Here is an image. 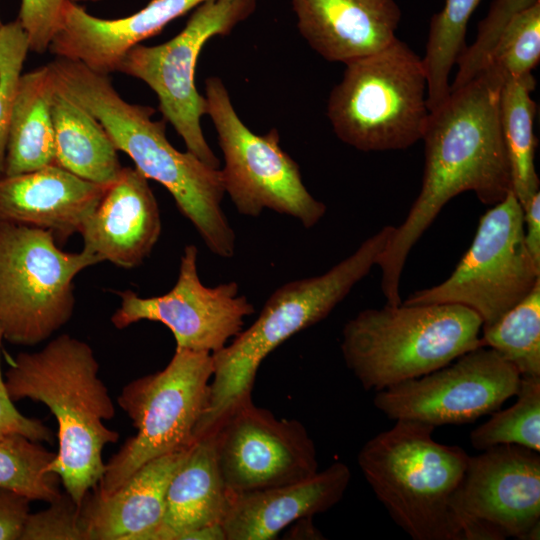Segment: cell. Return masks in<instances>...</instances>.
Masks as SVG:
<instances>
[{
  "mask_svg": "<svg viewBox=\"0 0 540 540\" xmlns=\"http://www.w3.org/2000/svg\"><path fill=\"white\" fill-rule=\"evenodd\" d=\"M207 0H151L124 18L102 19L68 0L49 51L78 61L94 72L108 75L133 46L158 34L168 23Z\"/></svg>",
  "mask_w": 540,
  "mask_h": 540,
  "instance_id": "ac0fdd59",
  "label": "cell"
},
{
  "mask_svg": "<svg viewBox=\"0 0 540 540\" xmlns=\"http://www.w3.org/2000/svg\"><path fill=\"white\" fill-rule=\"evenodd\" d=\"M68 0H21L17 20L28 40L29 51L42 54L57 32Z\"/></svg>",
  "mask_w": 540,
  "mask_h": 540,
  "instance_id": "e575fe53",
  "label": "cell"
},
{
  "mask_svg": "<svg viewBox=\"0 0 540 540\" xmlns=\"http://www.w3.org/2000/svg\"><path fill=\"white\" fill-rule=\"evenodd\" d=\"M297 27L327 61L344 64L394 42L401 19L395 0H291Z\"/></svg>",
  "mask_w": 540,
  "mask_h": 540,
  "instance_id": "44dd1931",
  "label": "cell"
},
{
  "mask_svg": "<svg viewBox=\"0 0 540 540\" xmlns=\"http://www.w3.org/2000/svg\"><path fill=\"white\" fill-rule=\"evenodd\" d=\"M520 379L497 351L478 347L433 372L376 392L373 403L389 419L461 425L500 409L515 396Z\"/></svg>",
  "mask_w": 540,
  "mask_h": 540,
  "instance_id": "5bb4252c",
  "label": "cell"
},
{
  "mask_svg": "<svg viewBox=\"0 0 540 540\" xmlns=\"http://www.w3.org/2000/svg\"><path fill=\"white\" fill-rule=\"evenodd\" d=\"M482 320L458 304H386L365 309L342 330L341 352L365 390L378 392L442 368L482 347Z\"/></svg>",
  "mask_w": 540,
  "mask_h": 540,
  "instance_id": "5b68a950",
  "label": "cell"
},
{
  "mask_svg": "<svg viewBox=\"0 0 540 540\" xmlns=\"http://www.w3.org/2000/svg\"><path fill=\"white\" fill-rule=\"evenodd\" d=\"M480 343L497 351L520 376H540V282L498 321L481 330Z\"/></svg>",
  "mask_w": 540,
  "mask_h": 540,
  "instance_id": "83f0119b",
  "label": "cell"
},
{
  "mask_svg": "<svg viewBox=\"0 0 540 540\" xmlns=\"http://www.w3.org/2000/svg\"><path fill=\"white\" fill-rule=\"evenodd\" d=\"M29 45L16 19L0 29V175L4 173L13 101Z\"/></svg>",
  "mask_w": 540,
  "mask_h": 540,
  "instance_id": "d6a6232c",
  "label": "cell"
},
{
  "mask_svg": "<svg viewBox=\"0 0 540 540\" xmlns=\"http://www.w3.org/2000/svg\"><path fill=\"white\" fill-rule=\"evenodd\" d=\"M524 241L531 257L540 265V191L524 208Z\"/></svg>",
  "mask_w": 540,
  "mask_h": 540,
  "instance_id": "74e56055",
  "label": "cell"
},
{
  "mask_svg": "<svg viewBox=\"0 0 540 540\" xmlns=\"http://www.w3.org/2000/svg\"><path fill=\"white\" fill-rule=\"evenodd\" d=\"M189 447L150 460L109 496L89 492L80 505L86 540H154L169 481Z\"/></svg>",
  "mask_w": 540,
  "mask_h": 540,
  "instance_id": "7402d4cb",
  "label": "cell"
},
{
  "mask_svg": "<svg viewBox=\"0 0 540 540\" xmlns=\"http://www.w3.org/2000/svg\"><path fill=\"white\" fill-rule=\"evenodd\" d=\"M208 431L229 494L295 483L318 472L315 445L305 426L277 418L252 398L235 405Z\"/></svg>",
  "mask_w": 540,
  "mask_h": 540,
  "instance_id": "9a60e30c",
  "label": "cell"
},
{
  "mask_svg": "<svg viewBox=\"0 0 540 540\" xmlns=\"http://www.w3.org/2000/svg\"><path fill=\"white\" fill-rule=\"evenodd\" d=\"M536 81L532 74L505 77L499 96V119L510 167L512 191L523 210L539 191L534 163L536 104L531 97Z\"/></svg>",
  "mask_w": 540,
  "mask_h": 540,
  "instance_id": "484cf974",
  "label": "cell"
},
{
  "mask_svg": "<svg viewBox=\"0 0 540 540\" xmlns=\"http://www.w3.org/2000/svg\"><path fill=\"white\" fill-rule=\"evenodd\" d=\"M368 440L357 462L393 521L414 540H458L451 501L470 455L433 438L434 426L395 420Z\"/></svg>",
  "mask_w": 540,
  "mask_h": 540,
  "instance_id": "8992f818",
  "label": "cell"
},
{
  "mask_svg": "<svg viewBox=\"0 0 540 540\" xmlns=\"http://www.w3.org/2000/svg\"><path fill=\"white\" fill-rule=\"evenodd\" d=\"M204 97L224 156V191L237 211L257 217L270 209L297 219L305 228L316 225L326 205L305 187L298 164L280 146L279 132L275 128L260 135L252 132L219 77L205 80Z\"/></svg>",
  "mask_w": 540,
  "mask_h": 540,
  "instance_id": "30bf717a",
  "label": "cell"
},
{
  "mask_svg": "<svg viewBox=\"0 0 540 540\" xmlns=\"http://www.w3.org/2000/svg\"><path fill=\"white\" fill-rule=\"evenodd\" d=\"M181 540H226V534L222 523H213L186 533Z\"/></svg>",
  "mask_w": 540,
  "mask_h": 540,
  "instance_id": "f35d334b",
  "label": "cell"
},
{
  "mask_svg": "<svg viewBox=\"0 0 540 540\" xmlns=\"http://www.w3.org/2000/svg\"><path fill=\"white\" fill-rule=\"evenodd\" d=\"M540 282V265L524 241V210L513 191L479 220L474 239L442 283L412 293L406 305L450 303L467 307L482 329L498 321Z\"/></svg>",
  "mask_w": 540,
  "mask_h": 540,
  "instance_id": "8fae6325",
  "label": "cell"
},
{
  "mask_svg": "<svg viewBox=\"0 0 540 540\" xmlns=\"http://www.w3.org/2000/svg\"><path fill=\"white\" fill-rule=\"evenodd\" d=\"M394 226L370 236L322 275L290 281L265 302L254 323L212 354L213 376L195 437L210 430L231 408L251 399L260 364L275 348L326 318L385 251Z\"/></svg>",
  "mask_w": 540,
  "mask_h": 540,
  "instance_id": "277c9868",
  "label": "cell"
},
{
  "mask_svg": "<svg viewBox=\"0 0 540 540\" xmlns=\"http://www.w3.org/2000/svg\"><path fill=\"white\" fill-rule=\"evenodd\" d=\"M213 370L211 353L176 349L164 369L122 388L117 402L137 433L108 461L94 493L109 496L150 460L192 445Z\"/></svg>",
  "mask_w": 540,
  "mask_h": 540,
  "instance_id": "ba28073f",
  "label": "cell"
},
{
  "mask_svg": "<svg viewBox=\"0 0 540 540\" xmlns=\"http://www.w3.org/2000/svg\"><path fill=\"white\" fill-rule=\"evenodd\" d=\"M450 507L458 540H538L539 452L498 445L470 456Z\"/></svg>",
  "mask_w": 540,
  "mask_h": 540,
  "instance_id": "4fadbf2b",
  "label": "cell"
},
{
  "mask_svg": "<svg viewBox=\"0 0 540 540\" xmlns=\"http://www.w3.org/2000/svg\"><path fill=\"white\" fill-rule=\"evenodd\" d=\"M515 403L496 410L470 433L477 450L517 445L540 452V376H521Z\"/></svg>",
  "mask_w": 540,
  "mask_h": 540,
  "instance_id": "f1b7e54d",
  "label": "cell"
},
{
  "mask_svg": "<svg viewBox=\"0 0 540 540\" xmlns=\"http://www.w3.org/2000/svg\"><path fill=\"white\" fill-rule=\"evenodd\" d=\"M30 499L0 487V540H20L30 513Z\"/></svg>",
  "mask_w": 540,
  "mask_h": 540,
  "instance_id": "8d00e7d4",
  "label": "cell"
},
{
  "mask_svg": "<svg viewBox=\"0 0 540 540\" xmlns=\"http://www.w3.org/2000/svg\"><path fill=\"white\" fill-rule=\"evenodd\" d=\"M91 346L62 334L35 352H20L4 374L11 399L47 406L58 425V451L47 467L80 506L102 479L103 450L119 433L105 426L115 416L108 388L99 378Z\"/></svg>",
  "mask_w": 540,
  "mask_h": 540,
  "instance_id": "3957f363",
  "label": "cell"
},
{
  "mask_svg": "<svg viewBox=\"0 0 540 540\" xmlns=\"http://www.w3.org/2000/svg\"><path fill=\"white\" fill-rule=\"evenodd\" d=\"M56 164L85 180L111 185L123 166L101 123L55 89L51 102Z\"/></svg>",
  "mask_w": 540,
  "mask_h": 540,
  "instance_id": "d4e9b609",
  "label": "cell"
},
{
  "mask_svg": "<svg viewBox=\"0 0 540 540\" xmlns=\"http://www.w3.org/2000/svg\"><path fill=\"white\" fill-rule=\"evenodd\" d=\"M161 233L157 200L136 167H123L80 231L83 250L119 267L139 266Z\"/></svg>",
  "mask_w": 540,
  "mask_h": 540,
  "instance_id": "d6986e66",
  "label": "cell"
},
{
  "mask_svg": "<svg viewBox=\"0 0 540 540\" xmlns=\"http://www.w3.org/2000/svg\"><path fill=\"white\" fill-rule=\"evenodd\" d=\"M55 454L22 435L0 438V487L31 501H55L62 494L61 481L56 473L47 471Z\"/></svg>",
  "mask_w": 540,
  "mask_h": 540,
  "instance_id": "f546056e",
  "label": "cell"
},
{
  "mask_svg": "<svg viewBox=\"0 0 540 540\" xmlns=\"http://www.w3.org/2000/svg\"><path fill=\"white\" fill-rule=\"evenodd\" d=\"M350 479V469L338 461L299 482L229 494L222 520L226 540L275 539L290 524L335 506Z\"/></svg>",
  "mask_w": 540,
  "mask_h": 540,
  "instance_id": "ffe728a7",
  "label": "cell"
},
{
  "mask_svg": "<svg viewBox=\"0 0 540 540\" xmlns=\"http://www.w3.org/2000/svg\"><path fill=\"white\" fill-rule=\"evenodd\" d=\"M197 257L195 245L184 248L178 279L163 295L144 298L131 290L117 292L121 304L111 317L113 325L123 329L141 320L155 321L172 332L176 349L214 354L225 347L243 330L244 318L254 307L239 294L236 282L205 286Z\"/></svg>",
  "mask_w": 540,
  "mask_h": 540,
  "instance_id": "2e32d148",
  "label": "cell"
},
{
  "mask_svg": "<svg viewBox=\"0 0 540 540\" xmlns=\"http://www.w3.org/2000/svg\"><path fill=\"white\" fill-rule=\"evenodd\" d=\"M70 1L77 3V2H85V1H93V2H95V1H99V0H70Z\"/></svg>",
  "mask_w": 540,
  "mask_h": 540,
  "instance_id": "ab89813d",
  "label": "cell"
},
{
  "mask_svg": "<svg viewBox=\"0 0 540 540\" xmlns=\"http://www.w3.org/2000/svg\"><path fill=\"white\" fill-rule=\"evenodd\" d=\"M504 75L487 65L430 111L422 139V186L405 220L394 227L377 265L386 304L399 305L406 259L444 205L473 191L485 205L502 201L512 190L510 167L499 119Z\"/></svg>",
  "mask_w": 540,
  "mask_h": 540,
  "instance_id": "6da1fadb",
  "label": "cell"
},
{
  "mask_svg": "<svg viewBox=\"0 0 540 540\" xmlns=\"http://www.w3.org/2000/svg\"><path fill=\"white\" fill-rule=\"evenodd\" d=\"M540 0H494L487 16L479 22L474 43L466 46L456 64L458 71L450 90L462 87L486 66L498 39L509 23Z\"/></svg>",
  "mask_w": 540,
  "mask_h": 540,
  "instance_id": "1f68e13d",
  "label": "cell"
},
{
  "mask_svg": "<svg viewBox=\"0 0 540 540\" xmlns=\"http://www.w3.org/2000/svg\"><path fill=\"white\" fill-rule=\"evenodd\" d=\"M228 499L208 431L195 438L169 481L154 540H181L192 530L222 523Z\"/></svg>",
  "mask_w": 540,
  "mask_h": 540,
  "instance_id": "603a6c76",
  "label": "cell"
},
{
  "mask_svg": "<svg viewBox=\"0 0 540 540\" xmlns=\"http://www.w3.org/2000/svg\"><path fill=\"white\" fill-rule=\"evenodd\" d=\"M480 1L446 0L443 9L431 18L426 54L422 59L429 111L440 106L450 94L449 74L466 47L467 23Z\"/></svg>",
  "mask_w": 540,
  "mask_h": 540,
  "instance_id": "4316f807",
  "label": "cell"
},
{
  "mask_svg": "<svg viewBox=\"0 0 540 540\" xmlns=\"http://www.w3.org/2000/svg\"><path fill=\"white\" fill-rule=\"evenodd\" d=\"M255 7L256 0H207L172 39L156 46L137 44L118 65L117 71L140 79L155 92L163 119L182 137L187 151L213 168L220 162L201 128L206 102L195 87L196 64L209 39L228 35Z\"/></svg>",
  "mask_w": 540,
  "mask_h": 540,
  "instance_id": "7c38bea8",
  "label": "cell"
},
{
  "mask_svg": "<svg viewBox=\"0 0 540 540\" xmlns=\"http://www.w3.org/2000/svg\"><path fill=\"white\" fill-rule=\"evenodd\" d=\"M345 65L327 103L342 142L369 152L406 149L422 139L430 111L424 66L413 50L397 38Z\"/></svg>",
  "mask_w": 540,
  "mask_h": 540,
  "instance_id": "52a82bcc",
  "label": "cell"
},
{
  "mask_svg": "<svg viewBox=\"0 0 540 540\" xmlns=\"http://www.w3.org/2000/svg\"><path fill=\"white\" fill-rule=\"evenodd\" d=\"M539 59L540 1L518 14L509 23L491 52L486 66L496 68L504 77H522L532 74L531 71Z\"/></svg>",
  "mask_w": 540,
  "mask_h": 540,
  "instance_id": "4dcf8cb0",
  "label": "cell"
},
{
  "mask_svg": "<svg viewBox=\"0 0 540 540\" xmlns=\"http://www.w3.org/2000/svg\"><path fill=\"white\" fill-rule=\"evenodd\" d=\"M47 65L54 88L89 111L116 149L126 153L148 180L170 192L209 250L232 257L235 234L221 207L225 195L221 170L173 147L166 137V120H153V107L124 100L108 75L60 57Z\"/></svg>",
  "mask_w": 540,
  "mask_h": 540,
  "instance_id": "7a4b0ae2",
  "label": "cell"
},
{
  "mask_svg": "<svg viewBox=\"0 0 540 540\" xmlns=\"http://www.w3.org/2000/svg\"><path fill=\"white\" fill-rule=\"evenodd\" d=\"M2 26H3V23L1 22V19H0V29H1Z\"/></svg>",
  "mask_w": 540,
  "mask_h": 540,
  "instance_id": "60d3db41",
  "label": "cell"
},
{
  "mask_svg": "<svg viewBox=\"0 0 540 540\" xmlns=\"http://www.w3.org/2000/svg\"><path fill=\"white\" fill-rule=\"evenodd\" d=\"M101 263L82 249L61 250L46 230L0 222V331L4 341L34 346L72 317L73 281Z\"/></svg>",
  "mask_w": 540,
  "mask_h": 540,
  "instance_id": "9c48e42d",
  "label": "cell"
},
{
  "mask_svg": "<svg viewBox=\"0 0 540 540\" xmlns=\"http://www.w3.org/2000/svg\"><path fill=\"white\" fill-rule=\"evenodd\" d=\"M3 336L0 331V438L10 435H22L35 442L51 443L53 432L39 419L23 415L11 399L2 372L1 355Z\"/></svg>",
  "mask_w": 540,
  "mask_h": 540,
  "instance_id": "d590c367",
  "label": "cell"
},
{
  "mask_svg": "<svg viewBox=\"0 0 540 540\" xmlns=\"http://www.w3.org/2000/svg\"><path fill=\"white\" fill-rule=\"evenodd\" d=\"M110 185L85 180L59 165L15 175H0V222L49 231L64 245Z\"/></svg>",
  "mask_w": 540,
  "mask_h": 540,
  "instance_id": "e0dca14e",
  "label": "cell"
},
{
  "mask_svg": "<svg viewBox=\"0 0 540 540\" xmlns=\"http://www.w3.org/2000/svg\"><path fill=\"white\" fill-rule=\"evenodd\" d=\"M54 92L48 65L21 74L13 101L3 174L57 165L51 113Z\"/></svg>",
  "mask_w": 540,
  "mask_h": 540,
  "instance_id": "cb8c5ba5",
  "label": "cell"
},
{
  "mask_svg": "<svg viewBox=\"0 0 540 540\" xmlns=\"http://www.w3.org/2000/svg\"><path fill=\"white\" fill-rule=\"evenodd\" d=\"M20 540H86L80 506L61 494L48 508L29 513Z\"/></svg>",
  "mask_w": 540,
  "mask_h": 540,
  "instance_id": "836d02e7",
  "label": "cell"
}]
</instances>
